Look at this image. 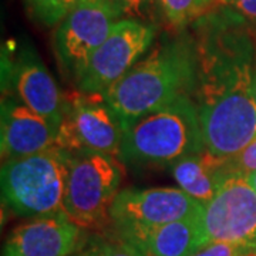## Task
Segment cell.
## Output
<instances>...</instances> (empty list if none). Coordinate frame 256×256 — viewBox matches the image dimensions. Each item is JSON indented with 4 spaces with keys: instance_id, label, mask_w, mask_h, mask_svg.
I'll return each mask as SVG.
<instances>
[{
    "instance_id": "22",
    "label": "cell",
    "mask_w": 256,
    "mask_h": 256,
    "mask_svg": "<svg viewBox=\"0 0 256 256\" xmlns=\"http://www.w3.org/2000/svg\"><path fill=\"white\" fill-rule=\"evenodd\" d=\"M118 6L122 14L142 16V12L152 0H112Z\"/></svg>"
},
{
    "instance_id": "21",
    "label": "cell",
    "mask_w": 256,
    "mask_h": 256,
    "mask_svg": "<svg viewBox=\"0 0 256 256\" xmlns=\"http://www.w3.org/2000/svg\"><path fill=\"white\" fill-rule=\"evenodd\" d=\"M220 3L240 14L256 32V0H220Z\"/></svg>"
},
{
    "instance_id": "7",
    "label": "cell",
    "mask_w": 256,
    "mask_h": 256,
    "mask_svg": "<svg viewBox=\"0 0 256 256\" xmlns=\"http://www.w3.org/2000/svg\"><path fill=\"white\" fill-rule=\"evenodd\" d=\"M124 126L101 94L76 96L67 101L57 144L68 152L92 151L120 158Z\"/></svg>"
},
{
    "instance_id": "12",
    "label": "cell",
    "mask_w": 256,
    "mask_h": 256,
    "mask_svg": "<svg viewBox=\"0 0 256 256\" xmlns=\"http://www.w3.org/2000/svg\"><path fill=\"white\" fill-rule=\"evenodd\" d=\"M0 124V150L6 161L34 156L57 144L58 127L18 100H3Z\"/></svg>"
},
{
    "instance_id": "1",
    "label": "cell",
    "mask_w": 256,
    "mask_h": 256,
    "mask_svg": "<svg viewBox=\"0 0 256 256\" xmlns=\"http://www.w3.org/2000/svg\"><path fill=\"white\" fill-rule=\"evenodd\" d=\"M195 104L205 148L230 158L256 137L254 28L226 6L194 23Z\"/></svg>"
},
{
    "instance_id": "20",
    "label": "cell",
    "mask_w": 256,
    "mask_h": 256,
    "mask_svg": "<svg viewBox=\"0 0 256 256\" xmlns=\"http://www.w3.org/2000/svg\"><path fill=\"white\" fill-rule=\"evenodd\" d=\"M254 254V250L240 245L225 244V242H214L200 249L191 256H248Z\"/></svg>"
},
{
    "instance_id": "19",
    "label": "cell",
    "mask_w": 256,
    "mask_h": 256,
    "mask_svg": "<svg viewBox=\"0 0 256 256\" xmlns=\"http://www.w3.org/2000/svg\"><path fill=\"white\" fill-rule=\"evenodd\" d=\"M229 162L234 174L246 175L256 171V137L236 156H230Z\"/></svg>"
},
{
    "instance_id": "5",
    "label": "cell",
    "mask_w": 256,
    "mask_h": 256,
    "mask_svg": "<svg viewBox=\"0 0 256 256\" xmlns=\"http://www.w3.org/2000/svg\"><path fill=\"white\" fill-rule=\"evenodd\" d=\"M124 170L116 156L72 152L63 214L82 229H97L110 220V208L118 195Z\"/></svg>"
},
{
    "instance_id": "16",
    "label": "cell",
    "mask_w": 256,
    "mask_h": 256,
    "mask_svg": "<svg viewBox=\"0 0 256 256\" xmlns=\"http://www.w3.org/2000/svg\"><path fill=\"white\" fill-rule=\"evenodd\" d=\"M166 20L175 28H182L190 23L220 8V0H156Z\"/></svg>"
},
{
    "instance_id": "4",
    "label": "cell",
    "mask_w": 256,
    "mask_h": 256,
    "mask_svg": "<svg viewBox=\"0 0 256 256\" xmlns=\"http://www.w3.org/2000/svg\"><path fill=\"white\" fill-rule=\"evenodd\" d=\"M72 152L53 146L2 165L3 201L16 215L40 218L63 212Z\"/></svg>"
},
{
    "instance_id": "26",
    "label": "cell",
    "mask_w": 256,
    "mask_h": 256,
    "mask_svg": "<svg viewBox=\"0 0 256 256\" xmlns=\"http://www.w3.org/2000/svg\"><path fill=\"white\" fill-rule=\"evenodd\" d=\"M248 256H256V252H254V254H250V255H248Z\"/></svg>"
},
{
    "instance_id": "11",
    "label": "cell",
    "mask_w": 256,
    "mask_h": 256,
    "mask_svg": "<svg viewBox=\"0 0 256 256\" xmlns=\"http://www.w3.org/2000/svg\"><path fill=\"white\" fill-rule=\"evenodd\" d=\"M82 245V229L63 212L33 218L10 234L2 256H70Z\"/></svg>"
},
{
    "instance_id": "17",
    "label": "cell",
    "mask_w": 256,
    "mask_h": 256,
    "mask_svg": "<svg viewBox=\"0 0 256 256\" xmlns=\"http://www.w3.org/2000/svg\"><path fill=\"white\" fill-rule=\"evenodd\" d=\"M78 0H24L30 18L37 23L53 28L58 26Z\"/></svg>"
},
{
    "instance_id": "25",
    "label": "cell",
    "mask_w": 256,
    "mask_h": 256,
    "mask_svg": "<svg viewBox=\"0 0 256 256\" xmlns=\"http://www.w3.org/2000/svg\"><path fill=\"white\" fill-rule=\"evenodd\" d=\"M254 94L256 98V57H255V74H254Z\"/></svg>"
},
{
    "instance_id": "23",
    "label": "cell",
    "mask_w": 256,
    "mask_h": 256,
    "mask_svg": "<svg viewBox=\"0 0 256 256\" xmlns=\"http://www.w3.org/2000/svg\"><path fill=\"white\" fill-rule=\"evenodd\" d=\"M246 178H248V181H249V184L252 185L254 191L256 192V171L250 172V174H246Z\"/></svg>"
},
{
    "instance_id": "13",
    "label": "cell",
    "mask_w": 256,
    "mask_h": 256,
    "mask_svg": "<svg viewBox=\"0 0 256 256\" xmlns=\"http://www.w3.org/2000/svg\"><path fill=\"white\" fill-rule=\"evenodd\" d=\"M12 80L20 102L54 126L63 122L67 101L53 76L30 47L20 52L13 66Z\"/></svg>"
},
{
    "instance_id": "8",
    "label": "cell",
    "mask_w": 256,
    "mask_h": 256,
    "mask_svg": "<svg viewBox=\"0 0 256 256\" xmlns=\"http://www.w3.org/2000/svg\"><path fill=\"white\" fill-rule=\"evenodd\" d=\"M156 28L134 18L118 20L77 80L84 94H102L137 64L151 47Z\"/></svg>"
},
{
    "instance_id": "9",
    "label": "cell",
    "mask_w": 256,
    "mask_h": 256,
    "mask_svg": "<svg viewBox=\"0 0 256 256\" xmlns=\"http://www.w3.org/2000/svg\"><path fill=\"white\" fill-rule=\"evenodd\" d=\"M201 208V204L180 186L127 188L112 202L110 220L118 236H126L191 216Z\"/></svg>"
},
{
    "instance_id": "3",
    "label": "cell",
    "mask_w": 256,
    "mask_h": 256,
    "mask_svg": "<svg viewBox=\"0 0 256 256\" xmlns=\"http://www.w3.org/2000/svg\"><path fill=\"white\" fill-rule=\"evenodd\" d=\"M202 150L205 144L196 104L191 96H181L124 131L120 161L174 165Z\"/></svg>"
},
{
    "instance_id": "18",
    "label": "cell",
    "mask_w": 256,
    "mask_h": 256,
    "mask_svg": "<svg viewBox=\"0 0 256 256\" xmlns=\"http://www.w3.org/2000/svg\"><path fill=\"white\" fill-rule=\"evenodd\" d=\"M92 256H146L137 246L124 239L108 240L90 248Z\"/></svg>"
},
{
    "instance_id": "15",
    "label": "cell",
    "mask_w": 256,
    "mask_h": 256,
    "mask_svg": "<svg viewBox=\"0 0 256 256\" xmlns=\"http://www.w3.org/2000/svg\"><path fill=\"white\" fill-rule=\"evenodd\" d=\"M171 171L176 185L201 205H206L225 180L234 174L229 158L216 156L206 148L178 161Z\"/></svg>"
},
{
    "instance_id": "6",
    "label": "cell",
    "mask_w": 256,
    "mask_h": 256,
    "mask_svg": "<svg viewBox=\"0 0 256 256\" xmlns=\"http://www.w3.org/2000/svg\"><path fill=\"white\" fill-rule=\"evenodd\" d=\"M122 12L112 0H78L57 26L53 38L56 57L74 82L90 57L108 37Z\"/></svg>"
},
{
    "instance_id": "10",
    "label": "cell",
    "mask_w": 256,
    "mask_h": 256,
    "mask_svg": "<svg viewBox=\"0 0 256 256\" xmlns=\"http://www.w3.org/2000/svg\"><path fill=\"white\" fill-rule=\"evenodd\" d=\"M208 245L225 242L256 252V192L246 175L232 174L202 210Z\"/></svg>"
},
{
    "instance_id": "14",
    "label": "cell",
    "mask_w": 256,
    "mask_h": 256,
    "mask_svg": "<svg viewBox=\"0 0 256 256\" xmlns=\"http://www.w3.org/2000/svg\"><path fill=\"white\" fill-rule=\"evenodd\" d=\"M202 210L204 205L191 216L120 238L137 246L146 256H191L208 245Z\"/></svg>"
},
{
    "instance_id": "2",
    "label": "cell",
    "mask_w": 256,
    "mask_h": 256,
    "mask_svg": "<svg viewBox=\"0 0 256 256\" xmlns=\"http://www.w3.org/2000/svg\"><path fill=\"white\" fill-rule=\"evenodd\" d=\"M196 87V48L192 34L164 38L102 92V98L121 120L124 130L137 120L191 96Z\"/></svg>"
},
{
    "instance_id": "24",
    "label": "cell",
    "mask_w": 256,
    "mask_h": 256,
    "mask_svg": "<svg viewBox=\"0 0 256 256\" xmlns=\"http://www.w3.org/2000/svg\"><path fill=\"white\" fill-rule=\"evenodd\" d=\"M70 256H92V252H90V249H87V250L77 252V254H74V255H70Z\"/></svg>"
}]
</instances>
